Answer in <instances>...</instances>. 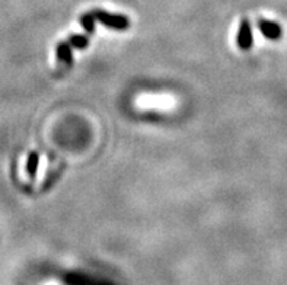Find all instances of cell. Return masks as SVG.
Listing matches in <instances>:
<instances>
[{
	"mask_svg": "<svg viewBox=\"0 0 287 285\" xmlns=\"http://www.w3.org/2000/svg\"><path fill=\"white\" fill-rule=\"evenodd\" d=\"M259 29H261V32H262L265 37L271 38V39H276V38L280 37V34H281V29H280V27H278L277 24L269 22V20H261V22H259Z\"/></svg>",
	"mask_w": 287,
	"mask_h": 285,
	"instance_id": "cell-3",
	"label": "cell"
},
{
	"mask_svg": "<svg viewBox=\"0 0 287 285\" xmlns=\"http://www.w3.org/2000/svg\"><path fill=\"white\" fill-rule=\"evenodd\" d=\"M57 57L61 61H65L66 64H72V50L69 42H61L57 47Z\"/></svg>",
	"mask_w": 287,
	"mask_h": 285,
	"instance_id": "cell-4",
	"label": "cell"
},
{
	"mask_svg": "<svg viewBox=\"0 0 287 285\" xmlns=\"http://www.w3.org/2000/svg\"><path fill=\"white\" fill-rule=\"evenodd\" d=\"M38 160H39V157H38L37 153H31L28 157V163H27V170H28L29 175H35L37 173V169H38Z\"/></svg>",
	"mask_w": 287,
	"mask_h": 285,
	"instance_id": "cell-5",
	"label": "cell"
},
{
	"mask_svg": "<svg viewBox=\"0 0 287 285\" xmlns=\"http://www.w3.org/2000/svg\"><path fill=\"white\" fill-rule=\"evenodd\" d=\"M80 22H82V27H84L88 32H93V29H95V18L92 16V13L84 15L82 19H80Z\"/></svg>",
	"mask_w": 287,
	"mask_h": 285,
	"instance_id": "cell-7",
	"label": "cell"
},
{
	"mask_svg": "<svg viewBox=\"0 0 287 285\" xmlns=\"http://www.w3.org/2000/svg\"><path fill=\"white\" fill-rule=\"evenodd\" d=\"M69 44L70 47H76V48H85L88 46V38L84 35H73L69 39Z\"/></svg>",
	"mask_w": 287,
	"mask_h": 285,
	"instance_id": "cell-6",
	"label": "cell"
},
{
	"mask_svg": "<svg viewBox=\"0 0 287 285\" xmlns=\"http://www.w3.org/2000/svg\"><path fill=\"white\" fill-rule=\"evenodd\" d=\"M238 44L243 50H248L252 46V34H251V28L248 20H243L238 32Z\"/></svg>",
	"mask_w": 287,
	"mask_h": 285,
	"instance_id": "cell-2",
	"label": "cell"
},
{
	"mask_svg": "<svg viewBox=\"0 0 287 285\" xmlns=\"http://www.w3.org/2000/svg\"><path fill=\"white\" fill-rule=\"evenodd\" d=\"M92 16L95 18V20H101L102 24L105 27L112 28V29H118V31H122V29H127L130 25L129 19L126 16H121V15H111L108 12H104V10H95L92 12Z\"/></svg>",
	"mask_w": 287,
	"mask_h": 285,
	"instance_id": "cell-1",
	"label": "cell"
}]
</instances>
